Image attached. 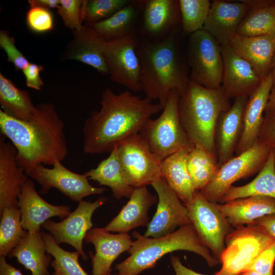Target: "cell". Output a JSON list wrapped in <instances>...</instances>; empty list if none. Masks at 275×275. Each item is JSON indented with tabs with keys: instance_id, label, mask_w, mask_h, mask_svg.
<instances>
[{
	"instance_id": "f6af8a7d",
	"label": "cell",
	"mask_w": 275,
	"mask_h": 275,
	"mask_svg": "<svg viewBox=\"0 0 275 275\" xmlns=\"http://www.w3.org/2000/svg\"><path fill=\"white\" fill-rule=\"evenodd\" d=\"M43 70L41 65L30 63L22 71L25 77V84L28 87L36 90H40L43 85V81L40 76V73Z\"/></svg>"
},
{
	"instance_id": "7a4b0ae2",
	"label": "cell",
	"mask_w": 275,
	"mask_h": 275,
	"mask_svg": "<svg viewBox=\"0 0 275 275\" xmlns=\"http://www.w3.org/2000/svg\"><path fill=\"white\" fill-rule=\"evenodd\" d=\"M64 123L54 105L49 102L36 105L28 121L12 118L0 109V129L15 147L16 159L25 171L40 165L52 166L68 154Z\"/></svg>"
},
{
	"instance_id": "f1b7e54d",
	"label": "cell",
	"mask_w": 275,
	"mask_h": 275,
	"mask_svg": "<svg viewBox=\"0 0 275 275\" xmlns=\"http://www.w3.org/2000/svg\"><path fill=\"white\" fill-rule=\"evenodd\" d=\"M140 20V8L138 0L131 2L110 17L91 25L107 42L138 35Z\"/></svg>"
},
{
	"instance_id": "d4e9b609",
	"label": "cell",
	"mask_w": 275,
	"mask_h": 275,
	"mask_svg": "<svg viewBox=\"0 0 275 275\" xmlns=\"http://www.w3.org/2000/svg\"><path fill=\"white\" fill-rule=\"evenodd\" d=\"M157 199L146 186L134 188L127 203L104 229L109 232L128 233L132 229L148 226V211Z\"/></svg>"
},
{
	"instance_id": "7bdbcfd3",
	"label": "cell",
	"mask_w": 275,
	"mask_h": 275,
	"mask_svg": "<svg viewBox=\"0 0 275 275\" xmlns=\"http://www.w3.org/2000/svg\"><path fill=\"white\" fill-rule=\"evenodd\" d=\"M275 261V241L255 260L248 271H255L265 275H273Z\"/></svg>"
},
{
	"instance_id": "f907efd6",
	"label": "cell",
	"mask_w": 275,
	"mask_h": 275,
	"mask_svg": "<svg viewBox=\"0 0 275 275\" xmlns=\"http://www.w3.org/2000/svg\"><path fill=\"white\" fill-rule=\"evenodd\" d=\"M265 115H275V84H273L269 93Z\"/></svg>"
},
{
	"instance_id": "277c9868",
	"label": "cell",
	"mask_w": 275,
	"mask_h": 275,
	"mask_svg": "<svg viewBox=\"0 0 275 275\" xmlns=\"http://www.w3.org/2000/svg\"><path fill=\"white\" fill-rule=\"evenodd\" d=\"M230 106L229 98L221 87L209 89L190 79L179 97V116L190 142L204 148L217 159L216 125L221 115Z\"/></svg>"
},
{
	"instance_id": "f5cc1de1",
	"label": "cell",
	"mask_w": 275,
	"mask_h": 275,
	"mask_svg": "<svg viewBox=\"0 0 275 275\" xmlns=\"http://www.w3.org/2000/svg\"><path fill=\"white\" fill-rule=\"evenodd\" d=\"M270 73L272 76L273 84H275V50L273 54Z\"/></svg>"
},
{
	"instance_id": "ffe728a7",
	"label": "cell",
	"mask_w": 275,
	"mask_h": 275,
	"mask_svg": "<svg viewBox=\"0 0 275 275\" xmlns=\"http://www.w3.org/2000/svg\"><path fill=\"white\" fill-rule=\"evenodd\" d=\"M17 151L6 137L0 135V212L10 207H18V197L29 177L16 159Z\"/></svg>"
},
{
	"instance_id": "1f68e13d",
	"label": "cell",
	"mask_w": 275,
	"mask_h": 275,
	"mask_svg": "<svg viewBox=\"0 0 275 275\" xmlns=\"http://www.w3.org/2000/svg\"><path fill=\"white\" fill-rule=\"evenodd\" d=\"M253 196H265L275 199V149H270L266 162L254 180L242 186L232 185L219 203Z\"/></svg>"
},
{
	"instance_id": "60d3db41",
	"label": "cell",
	"mask_w": 275,
	"mask_h": 275,
	"mask_svg": "<svg viewBox=\"0 0 275 275\" xmlns=\"http://www.w3.org/2000/svg\"><path fill=\"white\" fill-rule=\"evenodd\" d=\"M26 21L30 29L37 33L52 30L53 19L49 9L40 6L31 7L26 16Z\"/></svg>"
},
{
	"instance_id": "7c38bea8",
	"label": "cell",
	"mask_w": 275,
	"mask_h": 275,
	"mask_svg": "<svg viewBox=\"0 0 275 275\" xmlns=\"http://www.w3.org/2000/svg\"><path fill=\"white\" fill-rule=\"evenodd\" d=\"M25 172L41 186L40 194H45L51 188H56L74 202H79L86 197L101 194L106 190L104 187L93 186L84 173L70 171L60 161H56L51 168L40 164Z\"/></svg>"
},
{
	"instance_id": "c3c4849f",
	"label": "cell",
	"mask_w": 275,
	"mask_h": 275,
	"mask_svg": "<svg viewBox=\"0 0 275 275\" xmlns=\"http://www.w3.org/2000/svg\"><path fill=\"white\" fill-rule=\"evenodd\" d=\"M0 275H23L21 271L8 263L5 257L0 256Z\"/></svg>"
},
{
	"instance_id": "8d00e7d4",
	"label": "cell",
	"mask_w": 275,
	"mask_h": 275,
	"mask_svg": "<svg viewBox=\"0 0 275 275\" xmlns=\"http://www.w3.org/2000/svg\"><path fill=\"white\" fill-rule=\"evenodd\" d=\"M47 253L53 257L51 265L58 275H89L78 262L80 254L63 249L48 232H41Z\"/></svg>"
},
{
	"instance_id": "8fae6325",
	"label": "cell",
	"mask_w": 275,
	"mask_h": 275,
	"mask_svg": "<svg viewBox=\"0 0 275 275\" xmlns=\"http://www.w3.org/2000/svg\"><path fill=\"white\" fill-rule=\"evenodd\" d=\"M117 147L121 167L131 186L151 185L160 177L161 161L139 133L126 138Z\"/></svg>"
},
{
	"instance_id": "52a82bcc",
	"label": "cell",
	"mask_w": 275,
	"mask_h": 275,
	"mask_svg": "<svg viewBox=\"0 0 275 275\" xmlns=\"http://www.w3.org/2000/svg\"><path fill=\"white\" fill-rule=\"evenodd\" d=\"M275 241L258 224L236 228L225 238L226 248L221 258V269L214 275H240L248 271L257 257Z\"/></svg>"
},
{
	"instance_id": "9a60e30c",
	"label": "cell",
	"mask_w": 275,
	"mask_h": 275,
	"mask_svg": "<svg viewBox=\"0 0 275 275\" xmlns=\"http://www.w3.org/2000/svg\"><path fill=\"white\" fill-rule=\"evenodd\" d=\"M156 191L158 204L144 236L157 238L175 231L177 227L191 224L187 207L161 177L151 184Z\"/></svg>"
},
{
	"instance_id": "2e32d148",
	"label": "cell",
	"mask_w": 275,
	"mask_h": 275,
	"mask_svg": "<svg viewBox=\"0 0 275 275\" xmlns=\"http://www.w3.org/2000/svg\"><path fill=\"white\" fill-rule=\"evenodd\" d=\"M140 8L138 36L155 40L181 28L177 0H138Z\"/></svg>"
},
{
	"instance_id": "ba28073f",
	"label": "cell",
	"mask_w": 275,
	"mask_h": 275,
	"mask_svg": "<svg viewBox=\"0 0 275 275\" xmlns=\"http://www.w3.org/2000/svg\"><path fill=\"white\" fill-rule=\"evenodd\" d=\"M185 53L190 80L209 89L221 87L223 60L220 45L211 35L202 29L188 36Z\"/></svg>"
},
{
	"instance_id": "836d02e7",
	"label": "cell",
	"mask_w": 275,
	"mask_h": 275,
	"mask_svg": "<svg viewBox=\"0 0 275 275\" xmlns=\"http://www.w3.org/2000/svg\"><path fill=\"white\" fill-rule=\"evenodd\" d=\"M187 167L192 184L197 191L214 179L220 168L217 159L199 146H194L190 150Z\"/></svg>"
},
{
	"instance_id": "e0dca14e",
	"label": "cell",
	"mask_w": 275,
	"mask_h": 275,
	"mask_svg": "<svg viewBox=\"0 0 275 275\" xmlns=\"http://www.w3.org/2000/svg\"><path fill=\"white\" fill-rule=\"evenodd\" d=\"M223 60L221 88L229 98L249 96L262 78L252 66L228 45H220Z\"/></svg>"
},
{
	"instance_id": "5b68a950",
	"label": "cell",
	"mask_w": 275,
	"mask_h": 275,
	"mask_svg": "<svg viewBox=\"0 0 275 275\" xmlns=\"http://www.w3.org/2000/svg\"><path fill=\"white\" fill-rule=\"evenodd\" d=\"M135 238L127 252L130 256L115 266V275H138L144 270L154 268L166 254L178 250L196 253L204 258L210 267L219 261L212 255L210 250L200 239L192 224L182 226L164 236L151 238L132 233Z\"/></svg>"
},
{
	"instance_id": "681fc988",
	"label": "cell",
	"mask_w": 275,
	"mask_h": 275,
	"mask_svg": "<svg viewBox=\"0 0 275 275\" xmlns=\"http://www.w3.org/2000/svg\"><path fill=\"white\" fill-rule=\"evenodd\" d=\"M28 3L30 7L40 6L50 10L58 8L60 4V0H30Z\"/></svg>"
},
{
	"instance_id": "816d5d0a",
	"label": "cell",
	"mask_w": 275,
	"mask_h": 275,
	"mask_svg": "<svg viewBox=\"0 0 275 275\" xmlns=\"http://www.w3.org/2000/svg\"><path fill=\"white\" fill-rule=\"evenodd\" d=\"M246 6L248 11L258 9L273 4L268 1H241Z\"/></svg>"
},
{
	"instance_id": "cb8c5ba5",
	"label": "cell",
	"mask_w": 275,
	"mask_h": 275,
	"mask_svg": "<svg viewBox=\"0 0 275 275\" xmlns=\"http://www.w3.org/2000/svg\"><path fill=\"white\" fill-rule=\"evenodd\" d=\"M107 42L92 27L85 24L73 31V39L63 54V59L80 61L107 75L108 70L104 53Z\"/></svg>"
},
{
	"instance_id": "5bb4252c",
	"label": "cell",
	"mask_w": 275,
	"mask_h": 275,
	"mask_svg": "<svg viewBox=\"0 0 275 275\" xmlns=\"http://www.w3.org/2000/svg\"><path fill=\"white\" fill-rule=\"evenodd\" d=\"M107 200L105 197H101L93 202L81 200L76 209L62 221L49 219L42 227L49 232L57 244L65 243L71 245L84 260H87L88 256L83 249L85 236L93 227V213Z\"/></svg>"
},
{
	"instance_id": "9f6ffc18",
	"label": "cell",
	"mask_w": 275,
	"mask_h": 275,
	"mask_svg": "<svg viewBox=\"0 0 275 275\" xmlns=\"http://www.w3.org/2000/svg\"><path fill=\"white\" fill-rule=\"evenodd\" d=\"M273 5L275 7V1L273 2Z\"/></svg>"
},
{
	"instance_id": "8992f818",
	"label": "cell",
	"mask_w": 275,
	"mask_h": 275,
	"mask_svg": "<svg viewBox=\"0 0 275 275\" xmlns=\"http://www.w3.org/2000/svg\"><path fill=\"white\" fill-rule=\"evenodd\" d=\"M179 97L176 90H172L160 115L155 119H149L139 133L161 161L181 149L194 146L180 122Z\"/></svg>"
},
{
	"instance_id": "7402d4cb",
	"label": "cell",
	"mask_w": 275,
	"mask_h": 275,
	"mask_svg": "<svg viewBox=\"0 0 275 275\" xmlns=\"http://www.w3.org/2000/svg\"><path fill=\"white\" fill-rule=\"evenodd\" d=\"M249 96L235 98L232 105L220 116L216 127L215 141L220 167L233 157L243 129V114Z\"/></svg>"
},
{
	"instance_id": "bcb514c9",
	"label": "cell",
	"mask_w": 275,
	"mask_h": 275,
	"mask_svg": "<svg viewBox=\"0 0 275 275\" xmlns=\"http://www.w3.org/2000/svg\"><path fill=\"white\" fill-rule=\"evenodd\" d=\"M170 260L176 275H205L194 271L184 266L178 257L171 255Z\"/></svg>"
},
{
	"instance_id": "ac0fdd59",
	"label": "cell",
	"mask_w": 275,
	"mask_h": 275,
	"mask_svg": "<svg viewBox=\"0 0 275 275\" xmlns=\"http://www.w3.org/2000/svg\"><path fill=\"white\" fill-rule=\"evenodd\" d=\"M128 233L113 234L104 228H93L86 234L84 242L94 245L95 252L90 253L93 275H109L114 261L132 245Z\"/></svg>"
},
{
	"instance_id": "484cf974",
	"label": "cell",
	"mask_w": 275,
	"mask_h": 275,
	"mask_svg": "<svg viewBox=\"0 0 275 275\" xmlns=\"http://www.w3.org/2000/svg\"><path fill=\"white\" fill-rule=\"evenodd\" d=\"M229 45L252 66L262 79L271 72L275 50V38L268 36L236 35Z\"/></svg>"
},
{
	"instance_id": "30bf717a",
	"label": "cell",
	"mask_w": 275,
	"mask_h": 275,
	"mask_svg": "<svg viewBox=\"0 0 275 275\" xmlns=\"http://www.w3.org/2000/svg\"><path fill=\"white\" fill-rule=\"evenodd\" d=\"M185 206L200 239L220 262L226 248L225 238L234 230L232 226L215 203L208 201L199 191Z\"/></svg>"
},
{
	"instance_id": "4316f807",
	"label": "cell",
	"mask_w": 275,
	"mask_h": 275,
	"mask_svg": "<svg viewBox=\"0 0 275 275\" xmlns=\"http://www.w3.org/2000/svg\"><path fill=\"white\" fill-rule=\"evenodd\" d=\"M215 205L235 228L256 224L259 218L275 213V199L265 196H250Z\"/></svg>"
},
{
	"instance_id": "44dd1931",
	"label": "cell",
	"mask_w": 275,
	"mask_h": 275,
	"mask_svg": "<svg viewBox=\"0 0 275 275\" xmlns=\"http://www.w3.org/2000/svg\"><path fill=\"white\" fill-rule=\"evenodd\" d=\"M273 84L270 73L249 96L243 111L242 132L235 151L236 155L249 149L257 142Z\"/></svg>"
},
{
	"instance_id": "ab89813d",
	"label": "cell",
	"mask_w": 275,
	"mask_h": 275,
	"mask_svg": "<svg viewBox=\"0 0 275 275\" xmlns=\"http://www.w3.org/2000/svg\"><path fill=\"white\" fill-rule=\"evenodd\" d=\"M84 1L60 0L57 13L65 26L73 31L80 30L82 25L81 8Z\"/></svg>"
},
{
	"instance_id": "ee69618b",
	"label": "cell",
	"mask_w": 275,
	"mask_h": 275,
	"mask_svg": "<svg viewBox=\"0 0 275 275\" xmlns=\"http://www.w3.org/2000/svg\"><path fill=\"white\" fill-rule=\"evenodd\" d=\"M258 141L269 149H275V115H264Z\"/></svg>"
},
{
	"instance_id": "11a10c76",
	"label": "cell",
	"mask_w": 275,
	"mask_h": 275,
	"mask_svg": "<svg viewBox=\"0 0 275 275\" xmlns=\"http://www.w3.org/2000/svg\"><path fill=\"white\" fill-rule=\"evenodd\" d=\"M51 275H58L55 272H54Z\"/></svg>"
},
{
	"instance_id": "7dc6e473",
	"label": "cell",
	"mask_w": 275,
	"mask_h": 275,
	"mask_svg": "<svg viewBox=\"0 0 275 275\" xmlns=\"http://www.w3.org/2000/svg\"><path fill=\"white\" fill-rule=\"evenodd\" d=\"M256 224L264 227L275 239V213L268 214L259 218Z\"/></svg>"
},
{
	"instance_id": "e575fe53",
	"label": "cell",
	"mask_w": 275,
	"mask_h": 275,
	"mask_svg": "<svg viewBox=\"0 0 275 275\" xmlns=\"http://www.w3.org/2000/svg\"><path fill=\"white\" fill-rule=\"evenodd\" d=\"M0 256L6 257L28 231L22 228L18 207H6L0 212Z\"/></svg>"
},
{
	"instance_id": "d6986e66",
	"label": "cell",
	"mask_w": 275,
	"mask_h": 275,
	"mask_svg": "<svg viewBox=\"0 0 275 275\" xmlns=\"http://www.w3.org/2000/svg\"><path fill=\"white\" fill-rule=\"evenodd\" d=\"M18 200L22 228L29 232L40 231L43 224L51 217L64 219L71 213L68 205H55L44 200L30 179L23 186Z\"/></svg>"
},
{
	"instance_id": "b9f144b4",
	"label": "cell",
	"mask_w": 275,
	"mask_h": 275,
	"mask_svg": "<svg viewBox=\"0 0 275 275\" xmlns=\"http://www.w3.org/2000/svg\"><path fill=\"white\" fill-rule=\"evenodd\" d=\"M0 46L6 52L8 61L17 70H23L30 64L26 58L16 48L14 38L6 31L0 32Z\"/></svg>"
},
{
	"instance_id": "603a6c76",
	"label": "cell",
	"mask_w": 275,
	"mask_h": 275,
	"mask_svg": "<svg viewBox=\"0 0 275 275\" xmlns=\"http://www.w3.org/2000/svg\"><path fill=\"white\" fill-rule=\"evenodd\" d=\"M248 11L241 1L214 0L211 2L203 29L211 35L220 45L229 44Z\"/></svg>"
},
{
	"instance_id": "f35d334b",
	"label": "cell",
	"mask_w": 275,
	"mask_h": 275,
	"mask_svg": "<svg viewBox=\"0 0 275 275\" xmlns=\"http://www.w3.org/2000/svg\"><path fill=\"white\" fill-rule=\"evenodd\" d=\"M131 0L84 1L81 17L86 25H91L108 18L128 5Z\"/></svg>"
},
{
	"instance_id": "83f0119b",
	"label": "cell",
	"mask_w": 275,
	"mask_h": 275,
	"mask_svg": "<svg viewBox=\"0 0 275 275\" xmlns=\"http://www.w3.org/2000/svg\"><path fill=\"white\" fill-rule=\"evenodd\" d=\"M191 148L181 149L161 161L160 177L186 206L193 200L194 189L187 167V157Z\"/></svg>"
},
{
	"instance_id": "d6a6232c",
	"label": "cell",
	"mask_w": 275,
	"mask_h": 275,
	"mask_svg": "<svg viewBox=\"0 0 275 275\" xmlns=\"http://www.w3.org/2000/svg\"><path fill=\"white\" fill-rule=\"evenodd\" d=\"M0 105L2 110L7 115L22 121L30 120L36 109L29 92L18 88L1 73Z\"/></svg>"
},
{
	"instance_id": "6f0895ef",
	"label": "cell",
	"mask_w": 275,
	"mask_h": 275,
	"mask_svg": "<svg viewBox=\"0 0 275 275\" xmlns=\"http://www.w3.org/2000/svg\"><path fill=\"white\" fill-rule=\"evenodd\" d=\"M109 275H112L111 274H109Z\"/></svg>"
},
{
	"instance_id": "db71d44e",
	"label": "cell",
	"mask_w": 275,
	"mask_h": 275,
	"mask_svg": "<svg viewBox=\"0 0 275 275\" xmlns=\"http://www.w3.org/2000/svg\"><path fill=\"white\" fill-rule=\"evenodd\" d=\"M240 275H265V274L258 273L255 271H248Z\"/></svg>"
},
{
	"instance_id": "6da1fadb",
	"label": "cell",
	"mask_w": 275,
	"mask_h": 275,
	"mask_svg": "<svg viewBox=\"0 0 275 275\" xmlns=\"http://www.w3.org/2000/svg\"><path fill=\"white\" fill-rule=\"evenodd\" d=\"M99 111H93L82 128L83 151L89 154L109 153L126 138L138 134L153 115L162 110L159 103L132 94L107 88Z\"/></svg>"
},
{
	"instance_id": "f546056e",
	"label": "cell",
	"mask_w": 275,
	"mask_h": 275,
	"mask_svg": "<svg viewBox=\"0 0 275 275\" xmlns=\"http://www.w3.org/2000/svg\"><path fill=\"white\" fill-rule=\"evenodd\" d=\"M8 256L9 258H15L31 271L32 275H50L48 267L51 262V256L47 253L40 231H28L21 242Z\"/></svg>"
},
{
	"instance_id": "d590c367",
	"label": "cell",
	"mask_w": 275,
	"mask_h": 275,
	"mask_svg": "<svg viewBox=\"0 0 275 275\" xmlns=\"http://www.w3.org/2000/svg\"><path fill=\"white\" fill-rule=\"evenodd\" d=\"M236 35L275 38V7L273 4L248 11L238 28Z\"/></svg>"
},
{
	"instance_id": "9c48e42d",
	"label": "cell",
	"mask_w": 275,
	"mask_h": 275,
	"mask_svg": "<svg viewBox=\"0 0 275 275\" xmlns=\"http://www.w3.org/2000/svg\"><path fill=\"white\" fill-rule=\"evenodd\" d=\"M270 150L257 141L249 149L221 166L214 179L199 191L209 202H220L234 182L259 173L266 162Z\"/></svg>"
},
{
	"instance_id": "4fadbf2b",
	"label": "cell",
	"mask_w": 275,
	"mask_h": 275,
	"mask_svg": "<svg viewBox=\"0 0 275 275\" xmlns=\"http://www.w3.org/2000/svg\"><path fill=\"white\" fill-rule=\"evenodd\" d=\"M137 44L138 35L107 42L104 53L111 80L134 92L142 91Z\"/></svg>"
},
{
	"instance_id": "3957f363",
	"label": "cell",
	"mask_w": 275,
	"mask_h": 275,
	"mask_svg": "<svg viewBox=\"0 0 275 275\" xmlns=\"http://www.w3.org/2000/svg\"><path fill=\"white\" fill-rule=\"evenodd\" d=\"M181 28L152 40L138 35L136 52L141 66V90L146 98L164 107L170 92L183 93L189 80Z\"/></svg>"
},
{
	"instance_id": "4dcf8cb0",
	"label": "cell",
	"mask_w": 275,
	"mask_h": 275,
	"mask_svg": "<svg viewBox=\"0 0 275 275\" xmlns=\"http://www.w3.org/2000/svg\"><path fill=\"white\" fill-rule=\"evenodd\" d=\"M89 180L96 181L100 185L110 187L117 199L129 198L134 187L127 180L121 167L116 146L107 158L103 159L96 168L84 173Z\"/></svg>"
},
{
	"instance_id": "74e56055",
	"label": "cell",
	"mask_w": 275,
	"mask_h": 275,
	"mask_svg": "<svg viewBox=\"0 0 275 275\" xmlns=\"http://www.w3.org/2000/svg\"><path fill=\"white\" fill-rule=\"evenodd\" d=\"M183 35L189 36L203 29L211 3L209 0H178Z\"/></svg>"
}]
</instances>
